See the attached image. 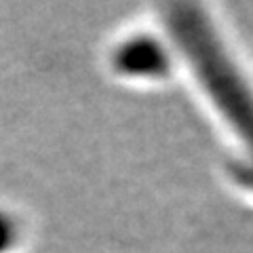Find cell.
<instances>
[{
    "mask_svg": "<svg viewBox=\"0 0 253 253\" xmlns=\"http://www.w3.org/2000/svg\"><path fill=\"white\" fill-rule=\"evenodd\" d=\"M167 23L173 38L179 44L192 66L196 78L207 91L211 101L224 114L241 144L247 148L251 161L239 163L234 177L239 184L253 190V89L245 81L241 70L234 66L226 46L221 44L215 30L194 4L167 6Z\"/></svg>",
    "mask_w": 253,
    "mask_h": 253,
    "instance_id": "6da1fadb",
    "label": "cell"
},
{
    "mask_svg": "<svg viewBox=\"0 0 253 253\" xmlns=\"http://www.w3.org/2000/svg\"><path fill=\"white\" fill-rule=\"evenodd\" d=\"M116 68L133 76H161L167 74V55L154 41L135 38L116 53Z\"/></svg>",
    "mask_w": 253,
    "mask_h": 253,
    "instance_id": "7a4b0ae2",
    "label": "cell"
}]
</instances>
